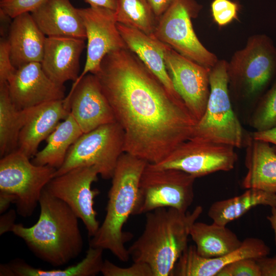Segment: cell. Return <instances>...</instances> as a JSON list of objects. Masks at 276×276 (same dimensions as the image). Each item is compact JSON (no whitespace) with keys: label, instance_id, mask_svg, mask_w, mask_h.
I'll return each instance as SVG.
<instances>
[{"label":"cell","instance_id":"obj_40","mask_svg":"<svg viewBox=\"0 0 276 276\" xmlns=\"http://www.w3.org/2000/svg\"><path fill=\"white\" fill-rule=\"evenodd\" d=\"M90 6L101 7L115 11L117 0H84Z\"/></svg>","mask_w":276,"mask_h":276},{"label":"cell","instance_id":"obj_13","mask_svg":"<svg viewBox=\"0 0 276 276\" xmlns=\"http://www.w3.org/2000/svg\"><path fill=\"white\" fill-rule=\"evenodd\" d=\"M79 11L87 40L86 58L82 73L72 86L75 85L86 74H96L107 54L128 48L118 29L115 11L91 6L79 9Z\"/></svg>","mask_w":276,"mask_h":276},{"label":"cell","instance_id":"obj_38","mask_svg":"<svg viewBox=\"0 0 276 276\" xmlns=\"http://www.w3.org/2000/svg\"><path fill=\"white\" fill-rule=\"evenodd\" d=\"M250 134L256 139L263 140L273 144L276 150V126L266 130L255 131Z\"/></svg>","mask_w":276,"mask_h":276},{"label":"cell","instance_id":"obj_29","mask_svg":"<svg viewBox=\"0 0 276 276\" xmlns=\"http://www.w3.org/2000/svg\"><path fill=\"white\" fill-rule=\"evenodd\" d=\"M115 15L117 22L149 35L158 21L147 0H117Z\"/></svg>","mask_w":276,"mask_h":276},{"label":"cell","instance_id":"obj_18","mask_svg":"<svg viewBox=\"0 0 276 276\" xmlns=\"http://www.w3.org/2000/svg\"><path fill=\"white\" fill-rule=\"evenodd\" d=\"M85 40L64 37H47L41 64L47 76L55 83L64 85L79 77L80 55Z\"/></svg>","mask_w":276,"mask_h":276},{"label":"cell","instance_id":"obj_35","mask_svg":"<svg viewBox=\"0 0 276 276\" xmlns=\"http://www.w3.org/2000/svg\"><path fill=\"white\" fill-rule=\"evenodd\" d=\"M17 68L13 65L7 39L0 42V83L8 82Z\"/></svg>","mask_w":276,"mask_h":276},{"label":"cell","instance_id":"obj_20","mask_svg":"<svg viewBox=\"0 0 276 276\" xmlns=\"http://www.w3.org/2000/svg\"><path fill=\"white\" fill-rule=\"evenodd\" d=\"M30 13L47 37L86 38L79 9L75 8L70 0H47Z\"/></svg>","mask_w":276,"mask_h":276},{"label":"cell","instance_id":"obj_32","mask_svg":"<svg viewBox=\"0 0 276 276\" xmlns=\"http://www.w3.org/2000/svg\"><path fill=\"white\" fill-rule=\"evenodd\" d=\"M101 273L104 276H153L150 267L146 264L133 262L128 267H121L109 260L104 261Z\"/></svg>","mask_w":276,"mask_h":276},{"label":"cell","instance_id":"obj_1","mask_svg":"<svg viewBox=\"0 0 276 276\" xmlns=\"http://www.w3.org/2000/svg\"><path fill=\"white\" fill-rule=\"evenodd\" d=\"M94 75L123 130L124 152L155 164L191 137L198 121L129 49L107 54Z\"/></svg>","mask_w":276,"mask_h":276},{"label":"cell","instance_id":"obj_41","mask_svg":"<svg viewBox=\"0 0 276 276\" xmlns=\"http://www.w3.org/2000/svg\"><path fill=\"white\" fill-rule=\"evenodd\" d=\"M15 202V198L9 194L0 192V213L3 214L12 203Z\"/></svg>","mask_w":276,"mask_h":276},{"label":"cell","instance_id":"obj_37","mask_svg":"<svg viewBox=\"0 0 276 276\" xmlns=\"http://www.w3.org/2000/svg\"><path fill=\"white\" fill-rule=\"evenodd\" d=\"M16 212L11 210L5 213L1 217L0 219V235H2L11 229L15 223Z\"/></svg>","mask_w":276,"mask_h":276},{"label":"cell","instance_id":"obj_12","mask_svg":"<svg viewBox=\"0 0 276 276\" xmlns=\"http://www.w3.org/2000/svg\"><path fill=\"white\" fill-rule=\"evenodd\" d=\"M235 147L210 142L188 140L164 159L155 164L157 168L175 169L196 178L234 169L237 160Z\"/></svg>","mask_w":276,"mask_h":276},{"label":"cell","instance_id":"obj_30","mask_svg":"<svg viewBox=\"0 0 276 276\" xmlns=\"http://www.w3.org/2000/svg\"><path fill=\"white\" fill-rule=\"evenodd\" d=\"M249 123L256 131L276 126V79L257 102Z\"/></svg>","mask_w":276,"mask_h":276},{"label":"cell","instance_id":"obj_4","mask_svg":"<svg viewBox=\"0 0 276 276\" xmlns=\"http://www.w3.org/2000/svg\"><path fill=\"white\" fill-rule=\"evenodd\" d=\"M148 163L123 152L117 162L108 194L106 213L89 246L110 251L119 260L126 262L130 258L125 243L132 234L123 231L137 206L142 174Z\"/></svg>","mask_w":276,"mask_h":276},{"label":"cell","instance_id":"obj_16","mask_svg":"<svg viewBox=\"0 0 276 276\" xmlns=\"http://www.w3.org/2000/svg\"><path fill=\"white\" fill-rule=\"evenodd\" d=\"M8 84L10 98L19 109L66 97L64 86L52 81L40 62H31L17 68Z\"/></svg>","mask_w":276,"mask_h":276},{"label":"cell","instance_id":"obj_25","mask_svg":"<svg viewBox=\"0 0 276 276\" xmlns=\"http://www.w3.org/2000/svg\"><path fill=\"white\" fill-rule=\"evenodd\" d=\"M197 252L204 258H215L229 254L241 245L238 236L226 226L214 222H195L190 231Z\"/></svg>","mask_w":276,"mask_h":276},{"label":"cell","instance_id":"obj_11","mask_svg":"<svg viewBox=\"0 0 276 276\" xmlns=\"http://www.w3.org/2000/svg\"><path fill=\"white\" fill-rule=\"evenodd\" d=\"M98 175V169L95 166H80L54 177L44 188L49 193L69 206L91 237L100 225L94 206V199L100 192L91 188Z\"/></svg>","mask_w":276,"mask_h":276},{"label":"cell","instance_id":"obj_36","mask_svg":"<svg viewBox=\"0 0 276 276\" xmlns=\"http://www.w3.org/2000/svg\"><path fill=\"white\" fill-rule=\"evenodd\" d=\"M261 276H276V256H267L256 259Z\"/></svg>","mask_w":276,"mask_h":276},{"label":"cell","instance_id":"obj_42","mask_svg":"<svg viewBox=\"0 0 276 276\" xmlns=\"http://www.w3.org/2000/svg\"><path fill=\"white\" fill-rule=\"evenodd\" d=\"M274 232V243L276 246V208H272L271 215L267 217Z\"/></svg>","mask_w":276,"mask_h":276},{"label":"cell","instance_id":"obj_24","mask_svg":"<svg viewBox=\"0 0 276 276\" xmlns=\"http://www.w3.org/2000/svg\"><path fill=\"white\" fill-rule=\"evenodd\" d=\"M104 249L89 246L80 262L64 269H42L34 267L20 259L0 266V275L6 276H94L101 273Z\"/></svg>","mask_w":276,"mask_h":276},{"label":"cell","instance_id":"obj_33","mask_svg":"<svg viewBox=\"0 0 276 276\" xmlns=\"http://www.w3.org/2000/svg\"><path fill=\"white\" fill-rule=\"evenodd\" d=\"M216 276H261V274L256 259L247 258L225 266Z\"/></svg>","mask_w":276,"mask_h":276},{"label":"cell","instance_id":"obj_28","mask_svg":"<svg viewBox=\"0 0 276 276\" xmlns=\"http://www.w3.org/2000/svg\"><path fill=\"white\" fill-rule=\"evenodd\" d=\"M26 109H19L13 103L8 82L0 83V155L16 150L25 124Z\"/></svg>","mask_w":276,"mask_h":276},{"label":"cell","instance_id":"obj_23","mask_svg":"<svg viewBox=\"0 0 276 276\" xmlns=\"http://www.w3.org/2000/svg\"><path fill=\"white\" fill-rule=\"evenodd\" d=\"M117 25L128 49L136 55L170 94L181 99L175 89L166 68L164 54V43L153 34H147L119 22Z\"/></svg>","mask_w":276,"mask_h":276},{"label":"cell","instance_id":"obj_22","mask_svg":"<svg viewBox=\"0 0 276 276\" xmlns=\"http://www.w3.org/2000/svg\"><path fill=\"white\" fill-rule=\"evenodd\" d=\"M247 172L241 185L276 193V150L270 143L256 139L250 134L245 146Z\"/></svg>","mask_w":276,"mask_h":276},{"label":"cell","instance_id":"obj_31","mask_svg":"<svg viewBox=\"0 0 276 276\" xmlns=\"http://www.w3.org/2000/svg\"><path fill=\"white\" fill-rule=\"evenodd\" d=\"M211 12L214 21L220 27L225 26L238 19L239 4L231 0H213Z\"/></svg>","mask_w":276,"mask_h":276},{"label":"cell","instance_id":"obj_26","mask_svg":"<svg viewBox=\"0 0 276 276\" xmlns=\"http://www.w3.org/2000/svg\"><path fill=\"white\" fill-rule=\"evenodd\" d=\"M258 205L276 208V193L247 189L239 196L214 202L208 215L213 222L226 226Z\"/></svg>","mask_w":276,"mask_h":276},{"label":"cell","instance_id":"obj_7","mask_svg":"<svg viewBox=\"0 0 276 276\" xmlns=\"http://www.w3.org/2000/svg\"><path fill=\"white\" fill-rule=\"evenodd\" d=\"M30 159L17 149L0 160V192L15 198L17 212L25 218L33 214L42 191L57 170L48 165H36Z\"/></svg>","mask_w":276,"mask_h":276},{"label":"cell","instance_id":"obj_19","mask_svg":"<svg viewBox=\"0 0 276 276\" xmlns=\"http://www.w3.org/2000/svg\"><path fill=\"white\" fill-rule=\"evenodd\" d=\"M70 113L64 99L26 108V120L19 134L17 149L32 158L38 151L41 142Z\"/></svg>","mask_w":276,"mask_h":276},{"label":"cell","instance_id":"obj_21","mask_svg":"<svg viewBox=\"0 0 276 276\" xmlns=\"http://www.w3.org/2000/svg\"><path fill=\"white\" fill-rule=\"evenodd\" d=\"M46 37L30 13L13 18L7 41L11 60L15 67L17 68L31 62L41 63Z\"/></svg>","mask_w":276,"mask_h":276},{"label":"cell","instance_id":"obj_39","mask_svg":"<svg viewBox=\"0 0 276 276\" xmlns=\"http://www.w3.org/2000/svg\"><path fill=\"white\" fill-rule=\"evenodd\" d=\"M155 15L159 18L167 10L174 0H147Z\"/></svg>","mask_w":276,"mask_h":276},{"label":"cell","instance_id":"obj_5","mask_svg":"<svg viewBox=\"0 0 276 276\" xmlns=\"http://www.w3.org/2000/svg\"><path fill=\"white\" fill-rule=\"evenodd\" d=\"M227 62L218 60L211 68L206 106L190 139L241 148L245 147L250 134L246 133L233 108Z\"/></svg>","mask_w":276,"mask_h":276},{"label":"cell","instance_id":"obj_2","mask_svg":"<svg viewBox=\"0 0 276 276\" xmlns=\"http://www.w3.org/2000/svg\"><path fill=\"white\" fill-rule=\"evenodd\" d=\"M39 204L40 215L35 224L31 227L15 224L11 232L38 259L55 267L65 265L83 249L79 218L67 204L44 188Z\"/></svg>","mask_w":276,"mask_h":276},{"label":"cell","instance_id":"obj_10","mask_svg":"<svg viewBox=\"0 0 276 276\" xmlns=\"http://www.w3.org/2000/svg\"><path fill=\"white\" fill-rule=\"evenodd\" d=\"M201 8L195 0H174L159 18L153 35L182 56L212 68L219 59L199 41L192 23Z\"/></svg>","mask_w":276,"mask_h":276},{"label":"cell","instance_id":"obj_8","mask_svg":"<svg viewBox=\"0 0 276 276\" xmlns=\"http://www.w3.org/2000/svg\"><path fill=\"white\" fill-rule=\"evenodd\" d=\"M124 145V131L117 122L84 133L71 146L54 177L78 167L95 166L102 178L111 179Z\"/></svg>","mask_w":276,"mask_h":276},{"label":"cell","instance_id":"obj_6","mask_svg":"<svg viewBox=\"0 0 276 276\" xmlns=\"http://www.w3.org/2000/svg\"><path fill=\"white\" fill-rule=\"evenodd\" d=\"M227 73L229 92L236 98L258 101L276 79V48L272 40L264 34L250 36L227 62Z\"/></svg>","mask_w":276,"mask_h":276},{"label":"cell","instance_id":"obj_15","mask_svg":"<svg viewBox=\"0 0 276 276\" xmlns=\"http://www.w3.org/2000/svg\"><path fill=\"white\" fill-rule=\"evenodd\" d=\"M64 101L83 133L117 122L113 110L94 74H86L72 86Z\"/></svg>","mask_w":276,"mask_h":276},{"label":"cell","instance_id":"obj_14","mask_svg":"<svg viewBox=\"0 0 276 276\" xmlns=\"http://www.w3.org/2000/svg\"><path fill=\"white\" fill-rule=\"evenodd\" d=\"M164 54L175 89L198 121L204 112L209 97L211 68L188 59L165 43Z\"/></svg>","mask_w":276,"mask_h":276},{"label":"cell","instance_id":"obj_9","mask_svg":"<svg viewBox=\"0 0 276 276\" xmlns=\"http://www.w3.org/2000/svg\"><path fill=\"white\" fill-rule=\"evenodd\" d=\"M196 178L181 170L157 168L148 163L141 177L134 215L163 207L188 211L194 200Z\"/></svg>","mask_w":276,"mask_h":276},{"label":"cell","instance_id":"obj_17","mask_svg":"<svg viewBox=\"0 0 276 276\" xmlns=\"http://www.w3.org/2000/svg\"><path fill=\"white\" fill-rule=\"evenodd\" d=\"M270 249L261 239L249 237L242 241L235 250L218 257L199 255L195 245H188L176 263L171 276H216L229 264L243 259H257L268 256Z\"/></svg>","mask_w":276,"mask_h":276},{"label":"cell","instance_id":"obj_27","mask_svg":"<svg viewBox=\"0 0 276 276\" xmlns=\"http://www.w3.org/2000/svg\"><path fill=\"white\" fill-rule=\"evenodd\" d=\"M83 133L70 113L46 139L47 145L36 153L31 162L36 165H48L59 169L63 165L71 146Z\"/></svg>","mask_w":276,"mask_h":276},{"label":"cell","instance_id":"obj_3","mask_svg":"<svg viewBox=\"0 0 276 276\" xmlns=\"http://www.w3.org/2000/svg\"><path fill=\"white\" fill-rule=\"evenodd\" d=\"M202 211L198 205L192 212L163 207L146 213L142 234L128 248L130 258L147 264L153 276H171Z\"/></svg>","mask_w":276,"mask_h":276},{"label":"cell","instance_id":"obj_34","mask_svg":"<svg viewBox=\"0 0 276 276\" xmlns=\"http://www.w3.org/2000/svg\"><path fill=\"white\" fill-rule=\"evenodd\" d=\"M47 0H1V12L11 18L25 13H31Z\"/></svg>","mask_w":276,"mask_h":276}]
</instances>
